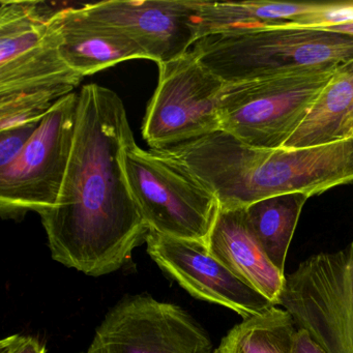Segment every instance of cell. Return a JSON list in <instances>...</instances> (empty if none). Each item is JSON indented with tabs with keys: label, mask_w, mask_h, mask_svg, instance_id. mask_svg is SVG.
I'll list each match as a JSON object with an SVG mask.
<instances>
[{
	"label": "cell",
	"mask_w": 353,
	"mask_h": 353,
	"mask_svg": "<svg viewBox=\"0 0 353 353\" xmlns=\"http://www.w3.org/2000/svg\"><path fill=\"white\" fill-rule=\"evenodd\" d=\"M78 9L123 32L157 65L189 52L198 40L197 0H108Z\"/></svg>",
	"instance_id": "obj_12"
},
{
	"label": "cell",
	"mask_w": 353,
	"mask_h": 353,
	"mask_svg": "<svg viewBox=\"0 0 353 353\" xmlns=\"http://www.w3.org/2000/svg\"><path fill=\"white\" fill-rule=\"evenodd\" d=\"M291 353H327L316 341L312 339L307 330L297 328L293 339Z\"/></svg>",
	"instance_id": "obj_22"
},
{
	"label": "cell",
	"mask_w": 353,
	"mask_h": 353,
	"mask_svg": "<svg viewBox=\"0 0 353 353\" xmlns=\"http://www.w3.org/2000/svg\"><path fill=\"white\" fill-rule=\"evenodd\" d=\"M0 353H47V350L36 336L12 334L0 342Z\"/></svg>",
	"instance_id": "obj_21"
},
{
	"label": "cell",
	"mask_w": 353,
	"mask_h": 353,
	"mask_svg": "<svg viewBox=\"0 0 353 353\" xmlns=\"http://www.w3.org/2000/svg\"><path fill=\"white\" fill-rule=\"evenodd\" d=\"M80 353H88V351H86V352H80Z\"/></svg>",
	"instance_id": "obj_24"
},
{
	"label": "cell",
	"mask_w": 353,
	"mask_h": 353,
	"mask_svg": "<svg viewBox=\"0 0 353 353\" xmlns=\"http://www.w3.org/2000/svg\"><path fill=\"white\" fill-rule=\"evenodd\" d=\"M296 330L290 314L274 305L231 328L214 353H291Z\"/></svg>",
	"instance_id": "obj_18"
},
{
	"label": "cell",
	"mask_w": 353,
	"mask_h": 353,
	"mask_svg": "<svg viewBox=\"0 0 353 353\" xmlns=\"http://www.w3.org/2000/svg\"><path fill=\"white\" fill-rule=\"evenodd\" d=\"M128 183L150 231L208 241L220 204L179 163L134 141L125 154Z\"/></svg>",
	"instance_id": "obj_5"
},
{
	"label": "cell",
	"mask_w": 353,
	"mask_h": 353,
	"mask_svg": "<svg viewBox=\"0 0 353 353\" xmlns=\"http://www.w3.org/2000/svg\"><path fill=\"white\" fill-rule=\"evenodd\" d=\"M63 9L44 1H0V96L34 90L70 94L83 78L61 54Z\"/></svg>",
	"instance_id": "obj_4"
},
{
	"label": "cell",
	"mask_w": 353,
	"mask_h": 353,
	"mask_svg": "<svg viewBox=\"0 0 353 353\" xmlns=\"http://www.w3.org/2000/svg\"><path fill=\"white\" fill-rule=\"evenodd\" d=\"M145 243L148 253L161 270L196 299L228 307L243 320L274 305L212 256L204 241L150 231Z\"/></svg>",
	"instance_id": "obj_11"
},
{
	"label": "cell",
	"mask_w": 353,
	"mask_h": 353,
	"mask_svg": "<svg viewBox=\"0 0 353 353\" xmlns=\"http://www.w3.org/2000/svg\"><path fill=\"white\" fill-rule=\"evenodd\" d=\"M40 123L0 131V168L9 166L21 154Z\"/></svg>",
	"instance_id": "obj_20"
},
{
	"label": "cell",
	"mask_w": 353,
	"mask_h": 353,
	"mask_svg": "<svg viewBox=\"0 0 353 353\" xmlns=\"http://www.w3.org/2000/svg\"><path fill=\"white\" fill-rule=\"evenodd\" d=\"M158 67V85L142 127L152 150L219 131V106L226 84L205 69L192 50Z\"/></svg>",
	"instance_id": "obj_9"
},
{
	"label": "cell",
	"mask_w": 353,
	"mask_h": 353,
	"mask_svg": "<svg viewBox=\"0 0 353 353\" xmlns=\"http://www.w3.org/2000/svg\"><path fill=\"white\" fill-rule=\"evenodd\" d=\"M79 94L55 103L19 157L0 168V212L20 220L28 212L40 216L59 200L71 160L77 125Z\"/></svg>",
	"instance_id": "obj_8"
},
{
	"label": "cell",
	"mask_w": 353,
	"mask_h": 353,
	"mask_svg": "<svg viewBox=\"0 0 353 353\" xmlns=\"http://www.w3.org/2000/svg\"><path fill=\"white\" fill-rule=\"evenodd\" d=\"M334 71L226 84L219 106L220 130L253 148H283Z\"/></svg>",
	"instance_id": "obj_6"
},
{
	"label": "cell",
	"mask_w": 353,
	"mask_h": 353,
	"mask_svg": "<svg viewBox=\"0 0 353 353\" xmlns=\"http://www.w3.org/2000/svg\"><path fill=\"white\" fill-rule=\"evenodd\" d=\"M214 194L222 210L288 193L310 197L353 183V138L305 148H257L219 130L156 150Z\"/></svg>",
	"instance_id": "obj_2"
},
{
	"label": "cell",
	"mask_w": 353,
	"mask_h": 353,
	"mask_svg": "<svg viewBox=\"0 0 353 353\" xmlns=\"http://www.w3.org/2000/svg\"><path fill=\"white\" fill-rule=\"evenodd\" d=\"M79 94L71 160L59 200L42 214L51 256L88 276L117 272L150 232L128 183L135 141L119 94L99 84Z\"/></svg>",
	"instance_id": "obj_1"
},
{
	"label": "cell",
	"mask_w": 353,
	"mask_h": 353,
	"mask_svg": "<svg viewBox=\"0 0 353 353\" xmlns=\"http://www.w3.org/2000/svg\"><path fill=\"white\" fill-rule=\"evenodd\" d=\"M61 54L82 78L123 61L148 59L143 49L123 32L85 17L78 8L63 10Z\"/></svg>",
	"instance_id": "obj_14"
},
{
	"label": "cell",
	"mask_w": 353,
	"mask_h": 353,
	"mask_svg": "<svg viewBox=\"0 0 353 353\" xmlns=\"http://www.w3.org/2000/svg\"><path fill=\"white\" fill-rule=\"evenodd\" d=\"M68 96L61 90H34L0 96V131L40 123L55 103Z\"/></svg>",
	"instance_id": "obj_19"
},
{
	"label": "cell",
	"mask_w": 353,
	"mask_h": 353,
	"mask_svg": "<svg viewBox=\"0 0 353 353\" xmlns=\"http://www.w3.org/2000/svg\"><path fill=\"white\" fill-rule=\"evenodd\" d=\"M206 245L239 280L276 305L286 274L272 264L262 249L248 224L245 208H220Z\"/></svg>",
	"instance_id": "obj_13"
},
{
	"label": "cell",
	"mask_w": 353,
	"mask_h": 353,
	"mask_svg": "<svg viewBox=\"0 0 353 353\" xmlns=\"http://www.w3.org/2000/svg\"><path fill=\"white\" fill-rule=\"evenodd\" d=\"M310 196L288 193L266 198L245 208L248 224L270 261L285 272L287 254L301 210Z\"/></svg>",
	"instance_id": "obj_17"
},
{
	"label": "cell",
	"mask_w": 353,
	"mask_h": 353,
	"mask_svg": "<svg viewBox=\"0 0 353 353\" xmlns=\"http://www.w3.org/2000/svg\"><path fill=\"white\" fill-rule=\"evenodd\" d=\"M192 51L225 84L334 71L353 59V37L316 28L259 26L208 34Z\"/></svg>",
	"instance_id": "obj_3"
},
{
	"label": "cell",
	"mask_w": 353,
	"mask_h": 353,
	"mask_svg": "<svg viewBox=\"0 0 353 353\" xmlns=\"http://www.w3.org/2000/svg\"><path fill=\"white\" fill-rule=\"evenodd\" d=\"M325 5L278 1L212 3L197 0L196 28L198 40L202 37L219 32L278 26L301 16L316 13Z\"/></svg>",
	"instance_id": "obj_16"
},
{
	"label": "cell",
	"mask_w": 353,
	"mask_h": 353,
	"mask_svg": "<svg viewBox=\"0 0 353 353\" xmlns=\"http://www.w3.org/2000/svg\"><path fill=\"white\" fill-rule=\"evenodd\" d=\"M276 305L327 353H353V241L319 253L285 276Z\"/></svg>",
	"instance_id": "obj_7"
},
{
	"label": "cell",
	"mask_w": 353,
	"mask_h": 353,
	"mask_svg": "<svg viewBox=\"0 0 353 353\" xmlns=\"http://www.w3.org/2000/svg\"><path fill=\"white\" fill-rule=\"evenodd\" d=\"M352 111L353 59L334 72L305 121L283 148H314L341 141L343 127Z\"/></svg>",
	"instance_id": "obj_15"
},
{
	"label": "cell",
	"mask_w": 353,
	"mask_h": 353,
	"mask_svg": "<svg viewBox=\"0 0 353 353\" xmlns=\"http://www.w3.org/2000/svg\"><path fill=\"white\" fill-rule=\"evenodd\" d=\"M341 138H342V140L353 138V111L347 119L346 123H344Z\"/></svg>",
	"instance_id": "obj_23"
},
{
	"label": "cell",
	"mask_w": 353,
	"mask_h": 353,
	"mask_svg": "<svg viewBox=\"0 0 353 353\" xmlns=\"http://www.w3.org/2000/svg\"><path fill=\"white\" fill-rule=\"evenodd\" d=\"M187 311L150 295L125 297L105 316L88 353H214Z\"/></svg>",
	"instance_id": "obj_10"
}]
</instances>
